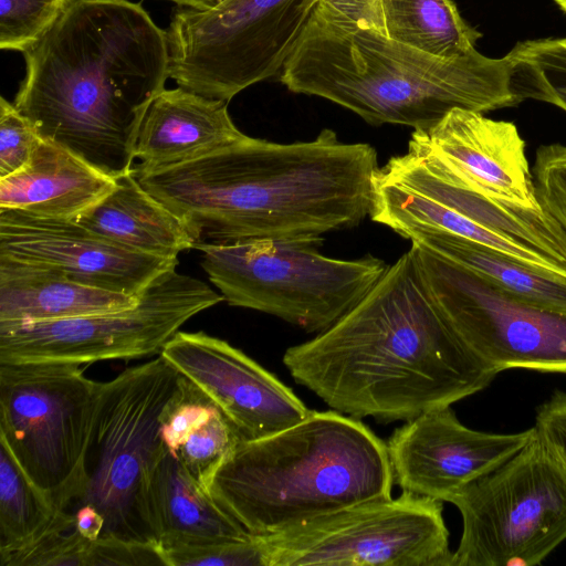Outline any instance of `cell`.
Segmentation results:
<instances>
[{
    "mask_svg": "<svg viewBox=\"0 0 566 566\" xmlns=\"http://www.w3.org/2000/svg\"><path fill=\"white\" fill-rule=\"evenodd\" d=\"M283 364L333 410L380 423L450 407L499 374L438 311L411 249L335 324L289 347Z\"/></svg>",
    "mask_w": 566,
    "mask_h": 566,
    "instance_id": "cell-1",
    "label": "cell"
},
{
    "mask_svg": "<svg viewBox=\"0 0 566 566\" xmlns=\"http://www.w3.org/2000/svg\"><path fill=\"white\" fill-rule=\"evenodd\" d=\"M376 149L324 128L312 140L245 136L216 153L134 174L195 243L321 239L369 216ZM195 245V244H193Z\"/></svg>",
    "mask_w": 566,
    "mask_h": 566,
    "instance_id": "cell-2",
    "label": "cell"
},
{
    "mask_svg": "<svg viewBox=\"0 0 566 566\" xmlns=\"http://www.w3.org/2000/svg\"><path fill=\"white\" fill-rule=\"evenodd\" d=\"M13 104L42 139L117 179L135 166L136 135L169 77L166 30L130 0H73L23 52Z\"/></svg>",
    "mask_w": 566,
    "mask_h": 566,
    "instance_id": "cell-3",
    "label": "cell"
},
{
    "mask_svg": "<svg viewBox=\"0 0 566 566\" xmlns=\"http://www.w3.org/2000/svg\"><path fill=\"white\" fill-rule=\"evenodd\" d=\"M517 71L511 52L495 59L474 50L441 59L313 10L279 78L289 91L331 101L373 126L416 130L453 108L485 113L516 106L524 101Z\"/></svg>",
    "mask_w": 566,
    "mask_h": 566,
    "instance_id": "cell-4",
    "label": "cell"
},
{
    "mask_svg": "<svg viewBox=\"0 0 566 566\" xmlns=\"http://www.w3.org/2000/svg\"><path fill=\"white\" fill-rule=\"evenodd\" d=\"M392 485L386 442L357 418L312 410L296 424L238 443L207 492L250 534L271 535L391 497Z\"/></svg>",
    "mask_w": 566,
    "mask_h": 566,
    "instance_id": "cell-5",
    "label": "cell"
},
{
    "mask_svg": "<svg viewBox=\"0 0 566 566\" xmlns=\"http://www.w3.org/2000/svg\"><path fill=\"white\" fill-rule=\"evenodd\" d=\"M181 380L159 355L97 384L75 492L65 511L96 510L104 520L98 539L158 543L149 488L166 451L161 417Z\"/></svg>",
    "mask_w": 566,
    "mask_h": 566,
    "instance_id": "cell-6",
    "label": "cell"
},
{
    "mask_svg": "<svg viewBox=\"0 0 566 566\" xmlns=\"http://www.w3.org/2000/svg\"><path fill=\"white\" fill-rule=\"evenodd\" d=\"M321 239H258L195 243L201 266L231 306L276 316L307 333L329 328L389 268L366 254L342 260L322 254Z\"/></svg>",
    "mask_w": 566,
    "mask_h": 566,
    "instance_id": "cell-7",
    "label": "cell"
},
{
    "mask_svg": "<svg viewBox=\"0 0 566 566\" xmlns=\"http://www.w3.org/2000/svg\"><path fill=\"white\" fill-rule=\"evenodd\" d=\"M450 503L462 516L452 566H534L566 541V469L536 429Z\"/></svg>",
    "mask_w": 566,
    "mask_h": 566,
    "instance_id": "cell-8",
    "label": "cell"
},
{
    "mask_svg": "<svg viewBox=\"0 0 566 566\" xmlns=\"http://www.w3.org/2000/svg\"><path fill=\"white\" fill-rule=\"evenodd\" d=\"M318 0H222L177 10L166 30L169 77L229 102L280 74Z\"/></svg>",
    "mask_w": 566,
    "mask_h": 566,
    "instance_id": "cell-9",
    "label": "cell"
},
{
    "mask_svg": "<svg viewBox=\"0 0 566 566\" xmlns=\"http://www.w3.org/2000/svg\"><path fill=\"white\" fill-rule=\"evenodd\" d=\"M224 301L176 269L157 277L126 310L63 319L0 322V364H92L160 354L179 328Z\"/></svg>",
    "mask_w": 566,
    "mask_h": 566,
    "instance_id": "cell-10",
    "label": "cell"
},
{
    "mask_svg": "<svg viewBox=\"0 0 566 566\" xmlns=\"http://www.w3.org/2000/svg\"><path fill=\"white\" fill-rule=\"evenodd\" d=\"M81 365L0 364V439L65 511L82 463L97 381Z\"/></svg>",
    "mask_w": 566,
    "mask_h": 566,
    "instance_id": "cell-11",
    "label": "cell"
},
{
    "mask_svg": "<svg viewBox=\"0 0 566 566\" xmlns=\"http://www.w3.org/2000/svg\"><path fill=\"white\" fill-rule=\"evenodd\" d=\"M441 501L403 492L271 535L268 566H452Z\"/></svg>",
    "mask_w": 566,
    "mask_h": 566,
    "instance_id": "cell-12",
    "label": "cell"
},
{
    "mask_svg": "<svg viewBox=\"0 0 566 566\" xmlns=\"http://www.w3.org/2000/svg\"><path fill=\"white\" fill-rule=\"evenodd\" d=\"M410 249L433 304L484 363L566 373V314L523 303L421 243Z\"/></svg>",
    "mask_w": 566,
    "mask_h": 566,
    "instance_id": "cell-13",
    "label": "cell"
},
{
    "mask_svg": "<svg viewBox=\"0 0 566 566\" xmlns=\"http://www.w3.org/2000/svg\"><path fill=\"white\" fill-rule=\"evenodd\" d=\"M378 174L431 198L420 210L426 229L452 233L511 256L518 243L551 259L566 273V232L543 207L506 203L470 189L433 153L411 140L407 153L391 157Z\"/></svg>",
    "mask_w": 566,
    "mask_h": 566,
    "instance_id": "cell-14",
    "label": "cell"
},
{
    "mask_svg": "<svg viewBox=\"0 0 566 566\" xmlns=\"http://www.w3.org/2000/svg\"><path fill=\"white\" fill-rule=\"evenodd\" d=\"M159 355L210 398L242 441L276 433L312 411L242 350L203 332L178 331Z\"/></svg>",
    "mask_w": 566,
    "mask_h": 566,
    "instance_id": "cell-15",
    "label": "cell"
},
{
    "mask_svg": "<svg viewBox=\"0 0 566 566\" xmlns=\"http://www.w3.org/2000/svg\"><path fill=\"white\" fill-rule=\"evenodd\" d=\"M476 431L462 424L450 407L407 420L389 437L387 451L394 484L403 492L441 502L490 473L534 436Z\"/></svg>",
    "mask_w": 566,
    "mask_h": 566,
    "instance_id": "cell-16",
    "label": "cell"
},
{
    "mask_svg": "<svg viewBox=\"0 0 566 566\" xmlns=\"http://www.w3.org/2000/svg\"><path fill=\"white\" fill-rule=\"evenodd\" d=\"M0 255L49 265L85 285L139 295L178 259L138 252L75 219L0 210Z\"/></svg>",
    "mask_w": 566,
    "mask_h": 566,
    "instance_id": "cell-17",
    "label": "cell"
},
{
    "mask_svg": "<svg viewBox=\"0 0 566 566\" xmlns=\"http://www.w3.org/2000/svg\"><path fill=\"white\" fill-rule=\"evenodd\" d=\"M410 140L433 153L470 189L502 202L542 208L525 142L513 123L453 108L431 127L413 130Z\"/></svg>",
    "mask_w": 566,
    "mask_h": 566,
    "instance_id": "cell-18",
    "label": "cell"
},
{
    "mask_svg": "<svg viewBox=\"0 0 566 566\" xmlns=\"http://www.w3.org/2000/svg\"><path fill=\"white\" fill-rule=\"evenodd\" d=\"M228 102L181 87L163 90L140 122L135 145L134 174L187 163L242 140Z\"/></svg>",
    "mask_w": 566,
    "mask_h": 566,
    "instance_id": "cell-19",
    "label": "cell"
},
{
    "mask_svg": "<svg viewBox=\"0 0 566 566\" xmlns=\"http://www.w3.org/2000/svg\"><path fill=\"white\" fill-rule=\"evenodd\" d=\"M116 184L71 150L41 139L21 170L0 179V210L76 220Z\"/></svg>",
    "mask_w": 566,
    "mask_h": 566,
    "instance_id": "cell-20",
    "label": "cell"
},
{
    "mask_svg": "<svg viewBox=\"0 0 566 566\" xmlns=\"http://www.w3.org/2000/svg\"><path fill=\"white\" fill-rule=\"evenodd\" d=\"M139 295L85 285L55 268L0 255V322L3 323L54 321L126 310L138 303Z\"/></svg>",
    "mask_w": 566,
    "mask_h": 566,
    "instance_id": "cell-21",
    "label": "cell"
},
{
    "mask_svg": "<svg viewBox=\"0 0 566 566\" xmlns=\"http://www.w3.org/2000/svg\"><path fill=\"white\" fill-rule=\"evenodd\" d=\"M150 510L161 549L244 539L251 534L226 513L167 449L149 488Z\"/></svg>",
    "mask_w": 566,
    "mask_h": 566,
    "instance_id": "cell-22",
    "label": "cell"
},
{
    "mask_svg": "<svg viewBox=\"0 0 566 566\" xmlns=\"http://www.w3.org/2000/svg\"><path fill=\"white\" fill-rule=\"evenodd\" d=\"M76 220L92 231L142 253L178 259L193 249L186 224L139 184L133 172Z\"/></svg>",
    "mask_w": 566,
    "mask_h": 566,
    "instance_id": "cell-23",
    "label": "cell"
},
{
    "mask_svg": "<svg viewBox=\"0 0 566 566\" xmlns=\"http://www.w3.org/2000/svg\"><path fill=\"white\" fill-rule=\"evenodd\" d=\"M356 25L449 60L476 50L482 36L462 18L453 0H374Z\"/></svg>",
    "mask_w": 566,
    "mask_h": 566,
    "instance_id": "cell-24",
    "label": "cell"
},
{
    "mask_svg": "<svg viewBox=\"0 0 566 566\" xmlns=\"http://www.w3.org/2000/svg\"><path fill=\"white\" fill-rule=\"evenodd\" d=\"M408 240L471 270L523 303L566 314V279L562 276L531 268L483 244L444 231H418Z\"/></svg>",
    "mask_w": 566,
    "mask_h": 566,
    "instance_id": "cell-25",
    "label": "cell"
},
{
    "mask_svg": "<svg viewBox=\"0 0 566 566\" xmlns=\"http://www.w3.org/2000/svg\"><path fill=\"white\" fill-rule=\"evenodd\" d=\"M57 510L0 439V556L35 541L50 526Z\"/></svg>",
    "mask_w": 566,
    "mask_h": 566,
    "instance_id": "cell-26",
    "label": "cell"
},
{
    "mask_svg": "<svg viewBox=\"0 0 566 566\" xmlns=\"http://www.w3.org/2000/svg\"><path fill=\"white\" fill-rule=\"evenodd\" d=\"M510 52L518 62L524 99L551 103L566 112V38L523 41Z\"/></svg>",
    "mask_w": 566,
    "mask_h": 566,
    "instance_id": "cell-27",
    "label": "cell"
},
{
    "mask_svg": "<svg viewBox=\"0 0 566 566\" xmlns=\"http://www.w3.org/2000/svg\"><path fill=\"white\" fill-rule=\"evenodd\" d=\"M73 0H0V48L24 52L36 43Z\"/></svg>",
    "mask_w": 566,
    "mask_h": 566,
    "instance_id": "cell-28",
    "label": "cell"
},
{
    "mask_svg": "<svg viewBox=\"0 0 566 566\" xmlns=\"http://www.w3.org/2000/svg\"><path fill=\"white\" fill-rule=\"evenodd\" d=\"M241 441L232 424L218 409L189 434L177 455L191 476L207 490L219 465Z\"/></svg>",
    "mask_w": 566,
    "mask_h": 566,
    "instance_id": "cell-29",
    "label": "cell"
},
{
    "mask_svg": "<svg viewBox=\"0 0 566 566\" xmlns=\"http://www.w3.org/2000/svg\"><path fill=\"white\" fill-rule=\"evenodd\" d=\"M167 566H268L265 544L260 535L207 545L163 549Z\"/></svg>",
    "mask_w": 566,
    "mask_h": 566,
    "instance_id": "cell-30",
    "label": "cell"
},
{
    "mask_svg": "<svg viewBox=\"0 0 566 566\" xmlns=\"http://www.w3.org/2000/svg\"><path fill=\"white\" fill-rule=\"evenodd\" d=\"M217 410L210 398L182 376L178 391L161 417L160 437L166 449L177 455L189 434Z\"/></svg>",
    "mask_w": 566,
    "mask_h": 566,
    "instance_id": "cell-31",
    "label": "cell"
},
{
    "mask_svg": "<svg viewBox=\"0 0 566 566\" xmlns=\"http://www.w3.org/2000/svg\"><path fill=\"white\" fill-rule=\"evenodd\" d=\"M533 177L539 203L566 232V145L538 147Z\"/></svg>",
    "mask_w": 566,
    "mask_h": 566,
    "instance_id": "cell-32",
    "label": "cell"
},
{
    "mask_svg": "<svg viewBox=\"0 0 566 566\" xmlns=\"http://www.w3.org/2000/svg\"><path fill=\"white\" fill-rule=\"evenodd\" d=\"M41 136L13 103L0 98V179L21 170L30 160Z\"/></svg>",
    "mask_w": 566,
    "mask_h": 566,
    "instance_id": "cell-33",
    "label": "cell"
},
{
    "mask_svg": "<svg viewBox=\"0 0 566 566\" xmlns=\"http://www.w3.org/2000/svg\"><path fill=\"white\" fill-rule=\"evenodd\" d=\"M534 427L566 469V392L556 390L538 407Z\"/></svg>",
    "mask_w": 566,
    "mask_h": 566,
    "instance_id": "cell-34",
    "label": "cell"
},
{
    "mask_svg": "<svg viewBox=\"0 0 566 566\" xmlns=\"http://www.w3.org/2000/svg\"><path fill=\"white\" fill-rule=\"evenodd\" d=\"M373 0H318L316 9L344 22H354Z\"/></svg>",
    "mask_w": 566,
    "mask_h": 566,
    "instance_id": "cell-35",
    "label": "cell"
},
{
    "mask_svg": "<svg viewBox=\"0 0 566 566\" xmlns=\"http://www.w3.org/2000/svg\"><path fill=\"white\" fill-rule=\"evenodd\" d=\"M76 530L87 539L96 541L102 534L104 520L102 515L91 506H82L72 514Z\"/></svg>",
    "mask_w": 566,
    "mask_h": 566,
    "instance_id": "cell-36",
    "label": "cell"
},
{
    "mask_svg": "<svg viewBox=\"0 0 566 566\" xmlns=\"http://www.w3.org/2000/svg\"><path fill=\"white\" fill-rule=\"evenodd\" d=\"M171 1L174 3H177L178 6L185 7V8H192V9H208L217 3H219L222 0H167Z\"/></svg>",
    "mask_w": 566,
    "mask_h": 566,
    "instance_id": "cell-37",
    "label": "cell"
},
{
    "mask_svg": "<svg viewBox=\"0 0 566 566\" xmlns=\"http://www.w3.org/2000/svg\"><path fill=\"white\" fill-rule=\"evenodd\" d=\"M559 9L566 14V0H554Z\"/></svg>",
    "mask_w": 566,
    "mask_h": 566,
    "instance_id": "cell-38",
    "label": "cell"
}]
</instances>
